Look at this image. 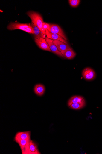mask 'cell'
<instances>
[{"label": "cell", "mask_w": 102, "mask_h": 154, "mask_svg": "<svg viewBox=\"0 0 102 154\" xmlns=\"http://www.w3.org/2000/svg\"><path fill=\"white\" fill-rule=\"evenodd\" d=\"M84 99V97L81 96H73L68 100V105L69 107L71 104L80 102Z\"/></svg>", "instance_id": "obj_15"}, {"label": "cell", "mask_w": 102, "mask_h": 154, "mask_svg": "<svg viewBox=\"0 0 102 154\" xmlns=\"http://www.w3.org/2000/svg\"><path fill=\"white\" fill-rule=\"evenodd\" d=\"M48 30L50 32L59 35L66 40H67L65 33L61 28L58 25L55 24H51Z\"/></svg>", "instance_id": "obj_3"}, {"label": "cell", "mask_w": 102, "mask_h": 154, "mask_svg": "<svg viewBox=\"0 0 102 154\" xmlns=\"http://www.w3.org/2000/svg\"><path fill=\"white\" fill-rule=\"evenodd\" d=\"M82 75L85 79L88 81L92 80L96 77V73L94 70L89 67L84 69L82 72Z\"/></svg>", "instance_id": "obj_4"}, {"label": "cell", "mask_w": 102, "mask_h": 154, "mask_svg": "<svg viewBox=\"0 0 102 154\" xmlns=\"http://www.w3.org/2000/svg\"><path fill=\"white\" fill-rule=\"evenodd\" d=\"M53 43L61 52L62 51L65 50L68 48H71L69 45L59 40H53Z\"/></svg>", "instance_id": "obj_12"}, {"label": "cell", "mask_w": 102, "mask_h": 154, "mask_svg": "<svg viewBox=\"0 0 102 154\" xmlns=\"http://www.w3.org/2000/svg\"><path fill=\"white\" fill-rule=\"evenodd\" d=\"M7 28L9 30H20L28 33L33 34L31 23H22L18 22H12L9 24Z\"/></svg>", "instance_id": "obj_1"}, {"label": "cell", "mask_w": 102, "mask_h": 154, "mask_svg": "<svg viewBox=\"0 0 102 154\" xmlns=\"http://www.w3.org/2000/svg\"><path fill=\"white\" fill-rule=\"evenodd\" d=\"M61 52L63 57L69 60L74 59L76 55L75 52L71 48L62 51Z\"/></svg>", "instance_id": "obj_9"}, {"label": "cell", "mask_w": 102, "mask_h": 154, "mask_svg": "<svg viewBox=\"0 0 102 154\" xmlns=\"http://www.w3.org/2000/svg\"><path fill=\"white\" fill-rule=\"evenodd\" d=\"M14 140L20 146L22 153L28 154L29 150V144L30 141L22 139H16Z\"/></svg>", "instance_id": "obj_5"}, {"label": "cell", "mask_w": 102, "mask_h": 154, "mask_svg": "<svg viewBox=\"0 0 102 154\" xmlns=\"http://www.w3.org/2000/svg\"><path fill=\"white\" fill-rule=\"evenodd\" d=\"M28 154H41L38 149L37 144L31 140L29 144V150Z\"/></svg>", "instance_id": "obj_13"}, {"label": "cell", "mask_w": 102, "mask_h": 154, "mask_svg": "<svg viewBox=\"0 0 102 154\" xmlns=\"http://www.w3.org/2000/svg\"><path fill=\"white\" fill-rule=\"evenodd\" d=\"M50 26V24L45 22L43 23L42 33L46 36V30L48 29Z\"/></svg>", "instance_id": "obj_18"}, {"label": "cell", "mask_w": 102, "mask_h": 154, "mask_svg": "<svg viewBox=\"0 0 102 154\" xmlns=\"http://www.w3.org/2000/svg\"><path fill=\"white\" fill-rule=\"evenodd\" d=\"M31 132L30 131L18 132L14 137V140L16 139H22L30 141Z\"/></svg>", "instance_id": "obj_11"}, {"label": "cell", "mask_w": 102, "mask_h": 154, "mask_svg": "<svg viewBox=\"0 0 102 154\" xmlns=\"http://www.w3.org/2000/svg\"><path fill=\"white\" fill-rule=\"evenodd\" d=\"M45 87L42 84H38L34 88V91L36 94L39 96H42L44 94Z\"/></svg>", "instance_id": "obj_14"}, {"label": "cell", "mask_w": 102, "mask_h": 154, "mask_svg": "<svg viewBox=\"0 0 102 154\" xmlns=\"http://www.w3.org/2000/svg\"><path fill=\"white\" fill-rule=\"evenodd\" d=\"M46 35L49 38L53 40H59L63 42L64 43L68 45V43L66 40L64 39L62 37L59 35L53 34L49 32L47 30H46Z\"/></svg>", "instance_id": "obj_10"}, {"label": "cell", "mask_w": 102, "mask_h": 154, "mask_svg": "<svg viewBox=\"0 0 102 154\" xmlns=\"http://www.w3.org/2000/svg\"><path fill=\"white\" fill-rule=\"evenodd\" d=\"M80 1V0H69V3L70 5L73 7H76L79 5Z\"/></svg>", "instance_id": "obj_17"}, {"label": "cell", "mask_w": 102, "mask_h": 154, "mask_svg": "<svg viewBox=\"0 0 102 154\" xmlns=\"http://www.w3.org/2000/svg\"><path fill=\"white\" fill-rule=\"evenodd\" d=\"M35 42L37 46L41 49L51 52V51L46 39L40 38L35 40Z\"/></svg>", "instance_id": "obj_7"}, {"label": "cell", "mask_w": 102, "mask_h": 154, "mask_svg": "<svg viewBox=\"0 0 102 154\" xmlns=\"http://www.w3.org/2000/svg\"><path fill=\"white\" fill-rule=\"evenodd\" d=\"M45 39L51 51L55 54L60 56V57L63 58L64 57L61 52L58 49L56 46L53 43V40L50 39L47 37H46Z\"/></svg>", "instance_id": "obj_8"}, {"label": "cell", "mask_w": 102, "mask_h": 154, "mask_svg": "<svg viewBox=\"0 0 102 154\" xmlns=\"http://www.w3.org/2000/svg\"><path fill=\"white\" fill-rule=\"evenodd\" d=\"M31 25L35 40L40 38H46V36L44 35L37 26L32 22Z\"/></svg>", "instance_id": "obj_6"}, {"label": "cell", "mask_w": 102, "mask_h": 154, "mask_svg": "<svg viewBox=\"0 0 102 154\" xmlns=\"http://www.w3.org/2000/svg\"><path fill=\"white\" fill-rule=\"evenodd\" d=\"M26 14L31 19L32 23L37 26L42 32L43 24L44 22L40 14L32 11L27 12Z\"/></svg>", "instance_id": "obj_2"}, {"label": "cell", "mask_w": 102, "mask_h": 154, "mask_svg": "<svg viewBox=\"0 0 102 154\" xmlns=\"http://www.w3.org/2000/svg\"><path fill=\"white\" fill-rule=\"evenodd\" d=\"M86 105V102L84 99L82 101L77 103H74L71 105L70 108L75 110L80 109L84 107Z\"/></svg>", "instance_id": "obj_16"}]
</instances>
